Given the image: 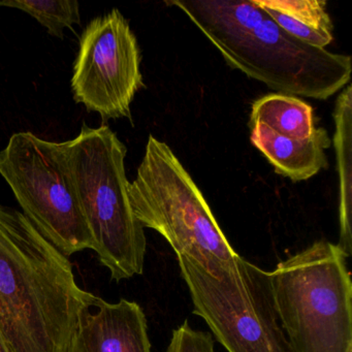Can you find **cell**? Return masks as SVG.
<instances>
[{
  "label": "cell",
  "instance_id": "cell-11",
  "mask_svg": "<svg viewBox=\"0 0 352 352\" xmlns=\"http://www.w3.org/2000/svg\"><path fill=\"white\" fill-rule=\"evenodd\" d=\"M280 28L300 42L325 49L333 42V22L324 0H253Z\"/></svg>",
  "mask_w": 352,
  "mask_h": 352
},
{
  "label": "cell",
  "instance_id": "cell-3",
  "mask_svg": "<svg viewBox=\"0 0 352 352\" xmlns=\"http://www.w3.org/2000/svg\"><path fill=\"white\" fill-rule=\"evenodd\" d=\"M129 195L137 219L162 234L177 256L193 261L214 277L230 271L241 258L197 183L170 146L153 135L148 138Z\"/></svg>",
  "mask_w": 352,
  "mask_h": 352
},
{
  "label": "cell",
  "instance_id": "cell-16",
  "mask_svg": "<svg viewBox=\"0 0 352 352\" xmlns=\"http://www.w3.org/2000/svg\"><path fill=\"white\" fill-rule=\"evenodd\" d=\"M67 352H84L83 348H82L77 336L75 335V337H74L73 341H72L71 345H69Z\"/></svg>",
  "mask_w": 352,
  "mask_h": 352
},
{
  "label": "cell",
  "instance_id": "cell-13",
  "mask_svg": "<svg viewBox=\"0 0 352 352\" xmlns=\"http://www.w3.org/2000/svg\"><path fill=\"white\" fill-rule=\"evenodd\" d=\"M261 123L289 139H307L314 133L313 108L304 100L286 94H267L251 108L250 125Z\"/></svg>",
  "mask_w": 352,
  "mask_h": 352
},
{
  "label": "cell",
  "instance_id": "cell-14",
  "mask_svg": "<svg viewBox=\"0 0 352 352\" xmlns=\"http://www.w3.org/2000/svg\"><path fill=\"white\" fill-rule=\"evenodd\" d=\"M1 7L25 12L46 28L51 36L58 38H63L65 28L72 30L81 22L79 3L76 0H0Z\"/></svg>",
  "mask_w": 352,
  "mask_h": 352
},
{
  "label": "cell",
  "instance_id": "cell-8",
  "mask_svg": "<svg viewBox=\"0 0 352 352\" xmlns=\"http://www.w3.org/2000/svg\"><path fill=\"white\" fill-rule=\"evenodd\" d=\"M137 36L119 10L94 18L80 38L74 63V100L102 120H131V102L145 87Z\"/></svg>",
  "mask_w": 352,
  "mask_h": 352
},
{
  "label": "cell",
  "instance_id": "cell-2",
  "mask_svg": "<svg viewBox=\"0 0 352 352\" xmlns=\"http://www.w3.org/2000/svg\"><path fill=\"white\" fill-rule=\"evenodd\" d=\"M65 162L100 263L115 281L142 275L147 240L129 201L127 148L108 126L83 123L63 142Z\"/></svg>",
  "mask_w": 352,
  "mask_h": 352
},
{
  "label": "cell",
  "instance_id": "cell-18",
  "mask_svg": "<svg viewBox=\"0 0 352 352\" xmlns=\"http://www.w3.org/2000/svg\"><path fill=\"white\" fill-rule=\"evenodd\" d=\"M350 352H352V351H350Z\"/></svg>",
  "mask_w": 352,
  "mask_h": 352
},
{
  "label": "cell",
  "instance_id": "cell-4",
  "mask_svg": "<svg viewBox=\"0 0 352 352\" xmlns=\"http://www.w3.org/2000/svg\"><path fill=\"white\" fill-rule=\"evenodd\" d=\"M348 256L317 241L276 265L274 305L292 352L352 351V282Z\"/></svg>",
  "mask_w": 352,
  "mask_h": 352
},
{
  "label": "cell",
  "instance_id": "cell-15",
  "mask_svg": "<svg viewBox=\"0 0 352 352\" xmlns=\"http://www.w3.org/2000/svg\"><path fill=\"white\" fill-rule=\"evenodd\" d=\"M166 352H216L215 341L211 333L193 329L185 320L173 331Z\"/></svg>",
  "mask_w": 352,
  "mask_h": 352
},
{
  "label": "cell",
  "instance_id": "cell-5",
  "mask_svg": "<svg viewBox=\"0 0 352 352\" xmlns=\"http://www.w3.org/2000/svg\"><path fill=\"white\" fill-rule=\"evenodd\" d=\"M193 304L228 352H292L274 305L269 272L247 259L214 277L177 256Z\"/></svg>",
  "mask_w": 352,
  "mask_h": 352
},
{
  "label": "cell",
  "instance_id": "cell-6",
  "mask_svg": "<svg viewBox=\"0 0 352 352\" xmlns=\"http://www.w3.org/2000/svg\"><path fill=\"white\" fill-rule=\"evenodd\" d=\"M204 36L230 67L281 94L325 100L351 79L349 55L305 44L267 15L254 28Z\"/></svg>",
  "mask_w": 352,
  "mask_h": 352
},
{
  "label": "cell",
  "instance_id": "cell-1",
  "mask_svg": "<svg viewBox=\"0 0 352 352\" xmlns=\"http://www.w3.org/2000/svg\"><path fill=\"white\" fill-rule=\"evenodd\" d=\"M98 296L22 212L0 204V333L10 352H67Z\"/></svg>",
  "mask_w": 352,
  "mask_h": 352
},
{
  "label": "cell",
  "instance_id": "cell-9",
  "mask_svg": "<svg viewBox=\"0 0 352 352\" xmlns=\"http://www.w3.org/2000/svg\"><path fill=\"white\" fill-rule=\"evenodd\" d=\"M78 340L84 352H152L147 318L138 302H109L98 296L80 316Z\"/></svg>",
  "mask_w": 352,
  "mask_h": 352
},
{
  "label": "cell",
  "instance_id": "cell-7",
  "mask_svg": "<svg viewBox=\"0 0 352 352\" xmlns=\"http://www.w3.org/2000/svg\"><path fill=\"white\" fill-rule=\"evenodd\" d=\"M0 175L24 216L65 256L94 249L63 143L41 139L30 131L14 133L0 152Z\"/></svg>",
  "mask_w": 352,
  "mask_h": 352
},
{
  "label": "cell",
  "instance_id": "cell-17",
  "mask_svg": "<svg viewBox=\"0 0 352 352\" xmlns=\"http://www.w3.org/2000/svg\"><path fill=\"white\" fill-rule=\"evenodd\" d=\"M0 352H10L7 344L3 341V336H1V333H0Z\"/></svg>",
  "mask_w": 352,
  "mask_h": 352
},
{
  "label": "cell",
  "instance_id": "cell-12",
  "mask_svg": "<svg viewBox=\"0 0 352 352\" xmlns=\"http://www.w3.org/2000/svg\"><path fill=\"white\" fill-rule=\"evenodd\" d=\"M336 157L339 176V226L338 246L347 255L352 253V86L348 84L338 96L333 110Z\"/></svg>",
  "mask_w": 352,
  "mask_h": 352
},
{
  "label": "cell",
  "instance_id": "cell-10",
  "mask_svg": "<svg viewBox=\"0 0 352 352\" xmlns=\"http://www.w3.org/2000/svg\"><path fill=\"white\" fill-rule=\"evenodd\" d=\"M251 144L265 155L277 174L294 182L308 180L329 168L325 149L331 140L323 127L307 139H289L261 123L250 125Z\"/></svg>",
  "mask_w": 352,
  "mask_h": 352
}]
</instances>
